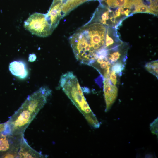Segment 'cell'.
<instances>
[{
  "instance_id": "obj_1",
  "label": "cell",
  "mask_w": 158,
  "mask_h": 158,
  "mask_svg": "<svg viewBox=\"0 0 158 158\" xmlns=\"http://www.w3.org/2000/svg\"><path fill=\"white\" fill-rule=\"evenodd\" d=\"M107 27L99 23L86 24L69 38L75 56L82 64L90 66L104 47Z\"/></svg>"
},
{
  "instance_id": "obj_2",
  "label": "cell",
  "mask_w": 158,
  "mask_h": 158,
  "mask_svg": "<svg viewBox=\"0 0 158 158\" xmlns=\"http://www.w3.org/2000/svg\"><path fill=\"white\" fill-rule=\"evenodd\" d=\"M52 91L42 87L29 95L20 107L6 123L4 134H23L26 129L47 102Z\"/></svg>"
},
{
  "instance_id": "obj_3",
  "label": "cell",
  "mask_w": 158,
  "mask_h": 158,
  "mask_svg": "<svg viewBox=\"0 0 158 158\" xmlns=\"http://www.w3.org/2000/svg\"><path fill=\"white\" fill-rule=\"evenodd\" d=\"M60 86L73 104L93 128H99L100 124L92 111L85 97L78 79L72 72L63 74Z\"/></svg>"
},
{
  "instance_id": "obj_4",
  "label": "cell",
  "mask_w": 158,
  "mask_h": 158,
  "mask_svg": "<svg viewBox=\"0 0 158 158\" xmlns=\"http://www.w3.org/2000/svg\"><path fill=\"white\" fill-rule=\"evenodd\" d=\"M132 14L133 10L127 7L111 8L100 3L86 24L99 23L116 28L125 18Z\"/></svg>"
},
{
  "instance_id": "obj_5",
  "label": "cell",
  "mask_w": 158,
  "mask_h": 158,
  "mask_svg": "<svg viewBox=\"0 0 158 158\" xmlns=\"http://www.w3.org/2000/svg\"><path fill=\"white\" fill-rule=\"evenodd\" d=\"M24 26L32 34L41 37H47L54 31L45 14L38 13L31 15L24 22Z\"/></svg>"
},
{
  "instance_id": "obj_6",
  "label": "cell",
  "mask_w": 158,
  "mask_h": 158,
  "mask_svg": "<svg viewBox=\"0 0 158 158\" xmlns=\"http://www.w3.org/2000/svg\"><path fill=\"white\" fill-rule=\"evenodd\" d=\"M63 5L62 0H53L48 13L45 14L47 19L54 30L63 17L62 14Z\"/></svg>"
},
{
  "instance_id": "obj_7",
  "label": "cell",
  "mask_w": 158,
  "mask_h": 158,
  "mask_svg": "<svg viewBox=\"0 0 158 158\" xmlns=\"http://www.w3.org/2000/svg\"><path fill=\"white\" fill-rule=\"evenodd\" d=\"M128 48L126 43L123 42L112 48L107 50V57L111 65L119 61L125 63L126 61Z\"/></svg>"
},
{
  "instance_id": "obj_8",
  "label": "cell",
  "mask_w": 158,
  "mask_h": 158,
  "mask_svg": "<svg viewBox=\"0 0 158 158\" xmlns=\"http://www.w3.org/2000/svg\"><path fill=\"white\" fill-rule=\"evenodd\" d=\"M103 83L104 92L106 104L105 111H107L116 99L118 89L115 85L111 83L109 78L104 79Z\"/></svg>"
},
{
  "instance_id": "obj_9",
  "label": "cell",
  "mask_w": 158,
  "mask_h": 158,
  "mask_svg": "<svg viewBox=\"0 0 158 158\" xmlns=\"http://www.w3.org/2000/svg\"><path fill=\"white\" fill-rule=\"evenodd\" d=\"M47 156L43 155L32 148L23 136L17 158H46Z\"/></svg>"
},
{
  "instance_id": "obj_10",
  "label": "cell",
  "mask_w": 158,
  "mask_h": 158,
  "mask_svg": "<svg viewBox=\"0 0 158 158\" xmlns=\"http://www.w3.org/2000/svg\"><path fill=\"white\" fill-rule=\"evenodd\" d=\"M90 66L96 69L102 75L103 78L109 77L111 64L107 56L98 57Z\"/></svg>"
},
{
  "instance_id": "obj_11",
  "label": "cell",
  "mask_w": 158,
  "mask_h": 158,
  "mask_svg": "<svg viewBox=\"0 0 158 158\" xmlns=\"http://www.w3.org/2000/svg\"><path fill=\"white\" fill-rule=\"evenodd\" d=\"M123 42L120 39L116 28L107 27L104 47L110 49Z\"/></svg>"
},
{
  "instance_id": "obj_12",
  "label": "cell",
  "mask_w": 158,
  "mask_h": 158,
  "mask_svg": "<svg viewBox=\"0 0 158 158\" xmlns=\"http://www.w3.org/2000/svg\"><path fill=\"white\" fill-rule=\"evenodd\" d=\"M9 69L14 75L20 79H25L28 76V71L25 63L22 61H14L9 65Z\"/></svg>"
},
{
  "instance_id": "obj_13",
  "label": "cell",
  "mask_w": 158,
  "mask_h": 158,
  "mask_svg": "<svg viewBox=\"0 0 158 158\" xmlns=\"http://www.w3.org/2000/svg\"><path fill=\"white\" fill-rule=\"evenodd\" d=\"M100 3L111 8L127 7L134 10L133 0H104Z\"/></svg>"
},
{
  "instance_id": "obj_14",
  "label": "cell",
  "mask_w": 158,
  "mask_h": 158,
  "mask_svg": "<svg viewBox=\"0 0 158 158\" xmlns=\"http://www.w3.org/2000/svg\"><path fill=\"white\" fill-rule=\"evenodd\" d=\"M91 0H66L63 4L62 9L63 17L83 3Z\"/></svg>"
},
{
  "instance_id": "obj_15",
  "label": "cell",
  "mask_w": 158,
  "mask_h": 158,
  "mask_svg": "<svg viewBox=\"0 0 158 158\" xmlns=\"http://www.w3.org/2000/svg\"><path fill=\"white\" fill-rule=\"evenodd\" d=\"M158 61L157 60L147 63L145 64V67L148 72L158 78Z\"/></svg>"
},
{
  "instance_id": "obj_16",
  "label": "cell",
  "mask_w": 158,
  "mask_h": 158,
  "mask_svg": "<svg viewBox=\"0 0 158 158\" xmlns=\"http://www.w3.org/2000/svg\"><path fill=\"white\" fill-rule=\"evenodd\" d=\"M145 5L147 6L154 13L158 14V0H141Z\"/></svg>"
},
{
  "instance_id": "obj_17",
  "label": "cell",
  "mask_w": 158,
  "mask_h": 158,
  "mask_svg": "<svg viewBox=\"0 0 158 158\" xmlns=\"http://www.w3.org/2000/svg\"><path fill=\"white\" fill-rule=\"evenodd\" d=\"M124 63L119 61L116 62L111 65V71H114L116 74L120 75L124 69Z\"/></svg>"
},
{
  "instance_id": "obj_18",
  "label": "cell",
  "mask_w": 158,
  "mask_h": 158,
  "mask_svg": "<svg viewBox=\"0 0 158 158\" xmlns=\"http://www.w3.org/2000/svg\"><path fill=\"white\" fill-rule=\"evenodd\" d=\"M150 128L152 133L158 136V118L150 124Z\"/></svg>"
},
{
  "instance_id": "obj_19",
  "label": "cell",
  "mask_w": 158,
  "mask_h": 158,
  "mask_svg": "<svg viewBox=\"0 0 158 158\" xmlns=\"http://www.w3.org/2000/svg\"><path fill=\"white\" fill-rule=\"evenodd\" d=\"M109 78L113 84L115 85L117 84V76L114 71H111Z\"/></svg>"
},
{
  "instance_id": "obj_20",
  "label": "cell",
  "mask_w": 158,
  "mask_h": 158,
  "mask_svg": "<svg viewBox=\"0 0 158 158\" xmlns=\"http://www.w3.org/2000/svg\"><path fill=\"white\" fill-rule=\"evenodd\" d=\"M36 56L35 54H30L29 55L28 61L30 62H33L35 60Z\"/></svg>"
},
{
  "instance_id": "obj_21",
  "label": "cell",
  "mask_w": 158,
  "mask_h": 158,
  "mask_svg": "<svg viewBox=\"0 0 158 158\" xmlns=\"http://www.w3.org/2000/svg\"><path fill=\"white\" fill-rule=\"evenodd\" d=\"M6 128V124H0V133L4 132Z\"/></svg>"
},
{
  "instance_id": "obj_22",
  "label": "cell",
  "mask_w": 158,
  "mask_h": 158,
  "mask_svg": "<svg viewBox=\"0 0 158 158\" xmlns=\"http://www.w3.org/2000/svg\"><path fill=\"white\" fill-rule=\"evenodd\" d=\"M98 0L100 2H101V1H103L104 0Z\"/></svg>"
}]
</instances>
